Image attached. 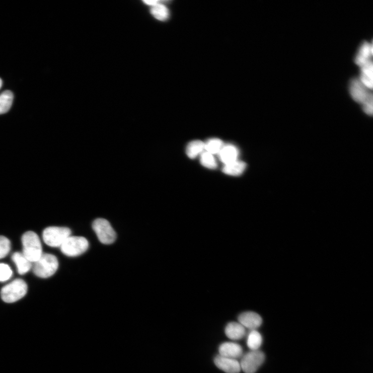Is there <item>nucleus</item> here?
<instances>
[{"mask_svg":"<svg viewBox=\"0 0 373 373\" xmlns=\"http://www.w3.org/2000/svg\"><path fill=\"white\" fill-rule=\"evenodd\" d=\"M22 241L24 256L31 262L38 261L43 254L39 236L33 232H28L23 236Z\"/></svg>","mask_w":373,"mask_h":373,"instance_id":"1","label":"nucleus"},{"mask_svg":"<svg viewBox=\"0 0 373 373\" xmlns=\"http://www.w3.org/2000/svg\"><path fill=\"white\" fill-rule=\"evenodd\" d=\"M58 265V261L56 256L49 254H43L40 259L34 262L33 271L37 276L46 278L56 273Z\"/></svg>","mask_w":373,"mask_h":373,"instance_id":"2","label":"nucleus"},{"mask_svg":"<svg viewBox=\"0 0 373 373\" xmlns=\"http://www.w3.org/2000/svg\"><path fill=\"white\" fill-rule=\"evenodd\" d=\"M28 286L22 279H16L4 287L1 296L6 303H14L22 299L27 293Z\"/></svg>","mask_w":373,"mask_h":373,"instance_id":"3","label":"nucleus"},{"mask_svg":"<svg viewBox=\"0 0 373 373\" xmlns=\"http://www.w3.org/2000/svg\"><path fill=\"white\" fill-rule=\"evenodd\" d=\"M70 235L71 231L68 228L50 227L44 230L43 239L48 246L58 247H60Z\"/></svg>","mask_w":373,"mask_h":373,"instance_id":"4","label":"nucleus"},{"mask_svg":"<svg viewBox=\"0 0 373 373\" xmlns=\"http://www.w3.org/2000/svg\"><path fill=\"white\" fill-rule=\"evenodd\" d=\"M89 243L81 237H69L60 246L62 253L68 257H77L87 251Z\"/></svg>","mask_w":373,"mask_h":373,"instance_id":"5","label":"nucleus"},{"mask_svg":"<svg viewBox=\"0 0 373 373\" xmlns=\"http://www.w3.org/2000/svg\"><path fill=\"white\" fill-rule=\"evenodd\" d=\"M93 228L102 244L109 245L115 241L116 234L107 220L103 218L96 219L93 223Z\"/></svg>","mask_w":373,"mask_h":373,"instance_id":"6","label":"nucleus"},{"mask_svg":"<svg viewBox=\"0 0 373 373\" xmlns=\"http://www.w3.org/2000/svg\"><path fill=\"white\" fill-rule=\"evenodd\" d=\"M265 360L264 353L259 350H251L245 353L240 362L245 373H255Z\"/></svg>","mask_w":373,"mask_h":373,"instance_id":"7","label":"nucleus"},{"mask_svg":"<svg viewBox=\"0 0 373 373\" xmlns=\"http://www.w3.org/2000/svg\"><path fill=\"white\" fill-rule=\"evenodd\" d=\"M349 92L353 100L362 105L372 98L371 90L365 86L359 79H353L351 81Z\"/></svg>","mask_w":373,"mask_h":373,"instance_id":"8","label":"nucleus"},{"mask_svg":"<svg viewBox=\"0 0 373 373\" xmlns=\"http://www.w3.org/2000/svg\"><path fill=\"white\" fill-rule=\"evenodd\" d=\"M238 321L245 329L251 331L256 330L262 323L261 316L253 312H247L241 314L238 317Z\"/></svg>","mask_w":373,"mask_h":373,"instance_id":"9","label":"nucleus"},{"mask_svg":"<svg viewBox=\"0 0 373 373\" xmlns=\"http://www.w3.org/2000/svg\"><path fill=\"white\" fill-rule=\"evenodd\" d=\"M219 352L221 356L236 360L242 358L243 354L242 346L233 342L222 343L219 346Z\"/></svg>","mask_w":373,"mask_h":373,"instance_id":"10","label":"nucleus"},{"mask_svg":"<svg viewBox=\"0 0 373 373\" xmlns=\"http://www.w3.org/2000/svg\"><path fill=\"white\" fill-rule=\"evenodd\" d=\"M216 366L226 373H239L241 370L240 362L236 359L222 356H216L214 359Z\"/></svg>","mask_w":373,"mask_h":373,"instance_id":"11","label":"nucleus"},{"mask_svg":"<svg viewBox=\"0 0 373 373\" xmlns=\"http://www.w3.org/2000/svg\"><path fill=\"white\" fill-rule=\"evenodd\" d=\"M373 48L372 43L365 42L362 44L357 52L354 61L360 67L372 60Z\"/></svg>","mask_w":373,"mask_h":373,"instance_id":"12","label":"nucleus"},{"mask_svg":"<svg viewBox=\"0 0 373 373\" xmlns=\"http://www.w3.org/2000/svg\"><path fill=\"white\" fill-rule=\"evenodd\" d=\"M218 154L220 161L226 165L237 161L239 152L235 146L227 145L223 146Z\"/></svg>","mask_w":373,"mask_h":373,"instance_id":"13","label":"nucleus"},{"mask_svg":"<svg viewBox=\"0 0 373 373\" xmlns=\"http://www.w3.org/2000/svg\"><path fill=\"white\" fill-rule=\"evenodd\" d=\"M225 333L229 339L239 340L245 336L246 329L239 323H230L226 327Z\"/></svg>","mask_w":373,"mask_h":373,"instance_id":"14","label":"nucleus"},{"mask_svg":"<svg viewBox=\"0 0 373 373\" xmlns=\"http://www.w3.org/2000/svg\"><path fill=\"white\" fill-rule=\"evenodd\" d=\"M360 67V76L359 79L369 90H372L373 86V65L372 60Z\"/></svg>","mask_w":373,"mask_h":373,"instance_id":"15","label":"nucleus"},{"mask_svg":"<svg viewBox=\"0 0 373 373\" xmlns=\"http://www.w3.org/2000/svg\"><path fill=\"white\" fill-rule=\"evenodd\" d=\"M12 259L16 265L18 272L21 275L26 274L32 268V262L23 253H15L12 256Z\"/></svg>","mask_w":373,"mask_h":373,"instance_id":"16","label":"nucleus"},{"mask_svg":"<svg viewBox=\"0 0 373 373\" xmlns=\"http://www.w3.org/2000/svg\"><path fill=\"white\" fill-rule=\"evenodd\" d=\"M246 168L245 163L237 161L233 163L225 165L222 171L226 174L238 176L243 173Z\"/></svg>","mask_w":373,"mask_h":373,"instance_id":"17","label":"nucleus"},{"mask_svg":"<svg viewBox=\"0 0 373 373\" xmlns=\"http://www.w3.org/2000/svg\"><path fill=\"white\" fill-rule=\"evenodd\" d=\"M14 99L11 91H6L0 95V115L7 113L11 108Z\"/></svg>","mask_w":373,"mask_h":373,"instance_id":"18","label":"nucleus"},{"mask_svg":"<svg viewBox=\"0 0 373 373\" xmlns=\"http://www.w3.org/2000/svg\"><path fill=\"white\" fill-rule=\"evenodd\" d=\"M204 150V143L200 140L190 142L186 148V154L190 159H194Z\"/></svg>","mask_w":373,"mask_h":373,"instance_id":"19","label":"nucleus"},{"mask_svg":"<svg viewBox=\"0 0 373 373\" xmlns=\"http://www.w3.org/2000/svg\"><path fill=\"white\" fill-rule=\"evenodd\" d=\"M262 341L261 334L257 330H252L248 336L247 345L251 350H257L261 347Z\"/></svg>","mask_w":373,"mask_h":373,"instance_id":"20","label":"nucleus"},{"mask_svg":"<svg viewBox=\"0 0 373 373\" xmlns=\"http://www.w3.org/2000/svg\"><path fill=\"white\" fill-rule=\"evenodd\" d=\"M151 13L159 21H166L169 17V11L164 5L158 4L152 7Z\"/></svg>","mask_w":373,"mask_h":373,"instance_id":"21","label":"nucleus"},{"mask_svg":"<svg viewBox=\"0 0 373 373\" xmlns=\"http://www.w3.org/2000/svg\"><path fill=\"white\" fill-rule=\"evenodd\" d=\"M223 146V142L221 140L218 138H212L204 143V149L207 152L212 155L218 154Z\"/></svg>","mask_w":373,"mask_h":373,"instance_id":"22","label":"nucleus"},{"mask_svg":"<svg viewBox=\"0 0 373 373\" xmlns=\"http://www.w3.org/2000/svg\"><path fill=\"white\" fill-rule=\"evenodd\" d=\"M200 162L203 166L209 169H215L217 167V164L214 156L207 152L201 155Z\"/></svg>","mask_w":373,"mask_h":373,"instance_id":"23","label":"nucleus"},{"mask_svg":"<svg viewBox=\"0 0 373 373\" xmlns=\"http://www.w3.org/2000/svg\"><path fill=\"white\" fill-rule=\"evenodd\" d=\"M11 248L10 241L4 236H0V259L5 258Z\"/></svg>","mask_w":373,"mask_h":373,"instance_id":"24","label":"nucleus"},{"mask_svg":"<svg viewBox=\"0 0 373 373\" xmlns=\"http://www.w3.org/2000/svg\"><path fill=\"white\" fill-rule=\"evenodd\" d=\"M12 275L13 271L10 266L5 263H0V281H7Z\"/></svg>","mask_w":373,"mask_h":373,"instance_id":"25","label":"nucleus"},{"mask_svg":"<svg viewBox=\"0 0 373 373\" xmlns=\"http://www.w3.org/2000/svg\"><path fill=\"white\" fill-rule=\"evenodd\" d=\"M362 105L363 111L368 115L371 116L372 115L373 108L372 98L366 101Z\"/></svg>","mask_w":373,"mask_h":373,"instance_id":"26","label":"nucleus"},{"mask_svg":"<svg viewBox=\"0 0 373 373\" xmlns=\"http://www.w3.org/2000/svg\"><path fill=\"white\" fill-rule=\"evenodd\" d=\"M143 3L146 5H148V6H150L153 7L157 5V4H159L160 2L156 1V0H147V1L146 0V1H144Z\"/></svg>","mask_w":373,"mask_h":373,"instance_id":"27","label":"nucleus"},{"mask_svg":"<svg viewBox=\"0 0 373 373\" xmlns=\"http://www.w3.org/2000/svg\"><path fill=\"white\" fill-rule=\"evenodd\" d=\"M3 81H2V79H0V89L2 88V87L3 86Z\"/></svg>","mask_w":373,"mask_h":373,"instance_id":"28","label":"nucleus"}]
</instances>
